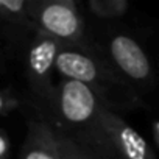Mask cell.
Here are the masks:
<instances>
[{
	"label": "cell",
	"instance_id": "obj_6",
	"mask_svg": "<svg viewBox=\"0 0 159 159\" xmlns=\"http://www.w3.org/2000/svg\"><path fill=\"white\" fill-rule=\"evenodd\" d=\"M112 67L137 91V86L147 88L153 80V69L140 44L125 33L109 34L105 45L100 47Z\"/></svg>",
	"mask_w": 159,
	"mask_h": 159
},
{
	"label": "cell",
	"instance_id": "obj_12",
	"mask_svg": "<svg viewBox=\"0 0 159 159\" xmlns=\"http://www.w3.org/2000/svg\"><path fill=\"white\" fill-rule=\"evenodd\" d=\"M11 153V139L7 129L0 131V159H10Z\"/></svg>",
	"mask_w": 159,
	"mask_h": 159
},
{
	"label": "cell",
	"instance_id": "obj_7",
	"mask_svg": "<svg viewBox=\"0 0 159 159\" xmlns=\"http://www.w3.org/2000/svg\"><path fill=\"white\" fill-rule=\"evenodd\" d=\"M20 159H62L61 139L55 128L45 122H28Z\"/></svg>",
	"mask_w": 159,
	"mask_h": 159
},
{
	"label": "cell",
	"instance_id": "obj_2",
	"mask_svg": "<svg viewBox=\"0 0 159 159\" xmlns=\"http://www.w3.org/2000/svg\"><path fill=\"white\" fill-rule=\"evenodd\" d=\"M81 136L108 159H156L154 150L145 137L108 108L100 111Z\"/></svg>",
	"mask_w": 159,
	"mask_h": 159
},
{
	"label": "cell",
	"instance_id": "obj_9",
	"mask_svg": "<svg viewBox=\"0 0 159 159\" xmlns=\"http://www.w3.org/2000/svg\"><path fill=\"white\" fill-rule=\"evenodd\" d=\"M88 11L102 20H117L128 14L129 3L126 0H89Z\"/></svg>",
	"mask_w": 159,
	"mask_h": 159
},
{
	"label": "cell",
	"instance_id": "obj_8",
	"mask_svg": "<svg viewBox=\"0 0 159 159\" xmlns=\"http://www.w3.org/2000/svg\"><path fill=\"white\" fill-rule=\"evenodd\" d=\"M0 19L5 31L13 34V41L28 30L34 33L30 19V0H0Z\"/></svg>",
	"mask_w": 159,
	"mask_h": 159
},
{
	"label": "cell",
	"instance_id": "obj_4",
	"mask_svg": "<svg viewBox=\"0 0 159 159\" xmlns=\"http://www.w3.org/2000/svg\"><path fill=\"white\" fill-rule=\"evenodd\" d=\"M64 45L56 39L44 34L33 33L25 56V80L34 98L44 106L53 111L56 84L53 75L56 73V58Z\"/></svg>",
	"mask_w": 159,
	"mask_h": 159
},
{
	"label": "cell",
	"instance_id": "obj_1",
	"mask_svg": "<svg viewBox=\"0 0 159 159\" xmlns=\"http://www.w3.org/2000/svg\"><path fill=\"white\" fill-rule=\"evenodd\" d=\"M56 73L89 86L109 111L139 106V92L112 67L97 44L62 47L56 58Z\"/></svg>",
	"mask_w": 159,
	"mask_h": 159
},
{
	"label": "cell",
	"instance_id": "obj_13",
	"mask_svg": "<svg viewBox=\"0 0 159 159\" xmlns=\"http://www.w3.org/2000/svg\"><path fill=\"white\" fill-rule=\"evenodd\" d=\"M151 133H153V139H154V143L159 150V120H153L151 123Z\"/></svg>",
	"mask_w": 159,
	"mask_h": 159
},
{
	"label": "cell",
	"instance_id": "obj_3",
	"mask_svg": "<svg viewBox=\"0 0 159 159\" xmlns=\"http://www.w3.org/2000/svg\"><path fill=\"white\" fill-rule=\"evenodd\" d=\"M30 19L34 33H44L64 47H81L84 22L73 0H30Z\"/></svg>",
	"mask_w": 159,
	"mask_h": 159
},
{
	"label": "cell",
	"instance_id": "obj_10",
	"mask_svg": "<svg viewBox=\"0 0 159 159\" xmlns=\"http://www.w3.org/2000/svg\"><path fill=\"white\" fill-rule=\"evenodd\" d=\"M61 139V150H62V159H108L102 153H98L94 148H88L81 145L78 140H73L69 136L59 134Z\"/></svg>",
	"mask_w": 159,
	"mask_h": 159
},
{
	"label": "cell",
	"instance_id": "obj_11",
	"mask_svg": "<svg viewBox=\"0 0 159 159\" xmlns=\"http://www.w3.org/2000/svg\"><path fill=\"white\" fill-rule=\"evenodd\" d=\"M20 108V98L14 89L10 86L3 88L0 92V114L2 117H8L11 112H16Z\"/></svg>",
	"mask_w": 159,
	"mask_h": 159
},
{
	"label": "cell",
	"instance_id": "obj_5",
	"mask_svg": "<svg viewBox=\"0 0 159 159\" xmlns=\"http://www.w3.org/2000/svg\"><path fill=\"white\" fill-rule=\"evenodd\" d=\"M98 95L86 84L75 80L61 78L56 84L53 111L62 126L75 129L81 136L103 109Z\"/></svg>",
	"mask_w": 159,
	"mask_h": 159
}]
</instances>
